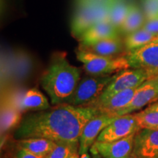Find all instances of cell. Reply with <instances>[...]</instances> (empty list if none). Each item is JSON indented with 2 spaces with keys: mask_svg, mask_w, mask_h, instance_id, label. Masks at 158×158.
<instances>
[{
  "mask_svg": "<svg viewBox=\"0 0 158 158\" xmlns=\"http://www.w3.org/2000/svg\"><path fill=\"white\" fill-rule=\"evenodd\" d=\"M99 114L95 108L63 103L30 114L21 119L14 137L17 140L44 138L56 142L79 143L87 122Z\"/></svg>",
  "mask_w": 158,
  "mask_h": 158,
  "instance_id": "cell-1",
  "label": "cell"
},
{
  "mask_svg": "<svg viewBox=\"0 0 158 158\" xmlns=\"http://www.w3.org/2000/svg\"><path fill=\"white\" fill-rule=\"evenodd\" d=\"M81 69L70 64L66 53H54L40 80L51 103H66L81 80Z\"/></svg>",
  "mask_w": 158,
  "mask_h": 158,
  "instance_id": "cell-2",
  "label": "cell"
},
{
  "mask_svg": "<svg viewBox=\"0 0 158 158\" xmlns=\"http://www.w3.org/2000/svg\"><path fill=\"white\" fill-rule=\"evenodd\" d=\"M76 54L86 73L91 76H110L130 68L124 54L117 56H105L78 47Z\"/></svg>",
  "mask_w": 158,
  "mask_h": 158,
  "instance_id": "cell-3",
  "label": "cell"
},
{
  "mask_svg": "<svg viewBox=\"0 0 158 158\" xmlns=\"http://www.w3.org/2000/svg\"><path fill=\"white\" fill-rule=\"evenodd\" d=\"M114 76H85L79 81L76 89L67 101L70 106L85 107L86 105L96 100L105 89L112 81Z\"/></svg>",
  "mask_w": 158,
  "mask_h": 158,
  "instance_id": "cell-4",
  "label": "cell"
},
{
  "mask_svg": "<svg viewBox=\"0 0 158 158\" xmlns=\"http://www.w3.org/2000/svg\"><path fill=\"white\" fill-rule=\"evenodd\" d=\"M151 78H153L151 75L143 69L129 68L119 71L114 74L112 81L105 89L100 96L96 100L86 105L85 107H91L93 105L106 101L122 91L137 88L146 81Z\"/></svg>",
  "mask_w": 158,
  "mask_h": 158,
  "instance_id": "cell-5",
  "label": "cell"
},
{
  "mask_svg": "<svg viewBox=\"0 0 158 158\" xmlns=\"http://www.w3.org/2000/svg\"><path fill=\"white\" fill-rule=\"evenodd\" d=\"M111 3L112 0H109L98 5L76 9L71 23L72 35L79 38L92 26L102 21H109Z\"/></svg>",
  "mask_w": 158,
  "mask_h": 158,
  "instance_id": "cell-6",
  "label": "cell"
},
{
  "mask_svg": "<svg viewBox=\"0 0 158 158\" xmlns=\"http://www.w3.org/2000/svg\"><path fill=\"white\" fill-rule=\"evenodd\" d=\"M130 68L143 69L152 78L158 76V36L151 43L124 54Z\"/></svg>",
  "mask_w": 158,
  "mask_h": 158,
  "instance_id": "cell-7",
  "label": "cell"
},
{
  "mask_svg": "<svg viewBox=\"0 0 158 158\" xmlns=\"http://www.w3.org/2000/svg\"><path fill=\"white\" fill-rule=\"evenodd\" d=\"M158 101V76L149 79L139 86L135 91L131 102L126 107L114 114L121 116L133 114L142 108Z\"/></svg>",
  "mask_w": 158,
  "mask_h": 158,
  "instance_id": "cell-8",
  "label": "cell"
},
{
  "mask_svg": "<svg viewBox=\"0 0 158 158\" xmlns=\"http://www.w3.org/2000/svg\"><path fill=\"white\" fill-rule=\"evenodd\" d=\"M133 114L118 116L114 121L102 130L96 141H114L127 137L139 131Z\"/></svg>",
  "mask_w": 158,
  "mask_h": 158,
  "instance_id": "cell-9",
  "label": "cell"
},
{
  "mask_svg": "<svg viewBox=\"0 0 158 158\" xmlns=\"http://www.w3.org/2000/svg\"><path fill=\"white\" fill-rule=\"evenodd\" d=\"M117 117L110 114H99L89 120L85 125L79 139V155L87 152L102 130Z\"/></svg>",
  "mask_w": 158,
  "mask_h": 158,
  "instance_id": "cell-10",
  "label": "cell"
},
{
  "mask_svg": "<svg viewBox=\"0 0 158 158\" xmlns=\"http://www.w3.org/2000/svg\"><path fill=\"white\" fill-rule=\"evenodd\" d=\"M136 158H158V129H141L134 138L132 155Z\"/></svg>",
  "mask_w": 158,
  "mask_h": 158,
  "instance_id": "cell-11",
  "label": "cell"
},
{
  "mask_svg": "<svg viewBox=\"0 0 158 158\" xmlns=\"http://www.w3.org/2000/svg\"><path fill=\"white\" fill-rule=\"evenodd\" d=\"M135 134L114 141H95L92 147L103 158H127L132 155Z\"/></svg>",
  "mask_w": 158,
  "mask_h": 158,
  "instance_id": "cell-12",
  "label": "cell"
},
{
  "mask_svg": "<svg viewBox=\"0 0 158 158\" xmlns=\"http://www.w3.org/2000/svg\"><path fill=\"white\" fill-rule=\"evenodd\" d=\"M21 113L28 110H43L50 108L48 99L37 89H29L18 94L10 102Z\"/></svg>",
  "mask_w": 158,
  "mask_h": 158,
  "instance_id": "cell-13",
  "label": "cell"
},
{
  "mask_svg": "<svg viewBox=\"0 0 158 158\" xmlns=\"http://www.w3.org/2000/svg\"><path fill=\"white\" fill-rule=\"evenodd\" d=\"M119 31L109 21H102L89 28L81 35L78 40L81 46L94 44L106 39L118 37Z\"/></svg>",
  "mask_w": 158,
  "mask_h": 158,
  "instance_id": "cell-14",
  "label": "cell"
},
{
  "mask_svg": "<svg viewBox=\"0 0 158 158\" xmlns=\"http://www.w3.org/2000/svg\"><path fill=\"white\" fill-rule=\"evenodd\" d=\"M137 88L129 89L118 92L108 100L100 103L93 105L91 108H95L99 114L114 116V114L126 107L131 102Z\"/></svg>",
  "mask_w": 158,
  "mask_h": 158,
  "instance_id": "cell-15",
  "label": "cell"
},
{
  "mask_svg": "<svg viewBox=\"0 0 158 158\" xmlns=\"http://www.w3.org/2000/svg\"><path fill=\"white\" fill-rule=\"evenodd\" d=\"M18 147L39 157H46L56 146V142L44 138H28L18 140Z\"/></svg>",
  "mask_w": 158,
  "mask_h": 158,
  "instance_id": "cell-16",
  "label": "cell"
},
{
  "mask_svg": "<svg viewBox=\"0 0 158 158\" xmlns=\"http://www.w3.org/2000/svg\"><path fill=\"white\" fill-rule=\"evenodd\" d=\"M79 48L91 51L94 54L101 55L105 56H117L123 51V44L119 37L116 38L106 39L99 41L94 44L81 46L79 45Z\"/></svg>",
  "mask_w": 158,
  "mask_h": 158,
  "instance_id": "cell-17",
  "label": "cell"
},
{
  "mask_svg": "<svg viewBox=\"0 0 158 158\" xmlns=\"http://www.w3.org/2000/svg\"><path fill=\"white\" fill-rule=\"evenodd\" d=\"M145 21V15L139 7L135 4H130L127 14L118 30L122 34L127 35L141 29Z\"/></svg>",
  "mask_w": 158,
  "mask_h": 158,
  "instance_id": "cell-18",
  "label": "cell"
},
{
  "mask_svg": "<svg viewBox=\"0 0 158 158\" xmlns=\"http://www.w3.org/2000/svg\"><path fill=\"white\" fill-rule=\"evenodd\" d=\"M138 127L141 129H158V101L149 105L139 112L133 113Z\"/></svg>",
  "mask_w": 158,
  "mask_h": 158,
  "instance_id": "cell-19",
  "label": "cell"
},
{
  "mask_svg": "<svg viewBox=\"0 0 158 158\" xmlns=\"http://www.w3.org/2000/svg\"><path fill=\"white\" fill-rule=\"evenodd\" d=\"M157 36L158 35H154L143 28H141L126 36L124 40V47L127 52L136 50L151 43L157 38Z\"/></svg>",
  "mask_w": 158,
  "mask_h": 158,
  "instance_id": "cell-20",
  "label": "cell"
},
{
  "mask_svg": "<svg viewBox=\"0 0 158 158\" xmlns=\"http://www.w3.org/2000/svg\"><path fill=\"white\" fill-rule=\"evenodd\" d=\"M21 112L9 102L2 109L1 113V134L7 133L21 122Z\"/></svg>",
  "mask_w": 158,
  "mask_h": 158,
  "instance_id": "cell-21",
  "label": "cell"
},
{
  "mask_svg": "<svg viewBox=\"0 0 158 158\" xmlns=\"http://www.w3.org/2000/svg\"><path fill=\"white\" fill-rule=\"evenodd\" d=\"M130 4L128 0H112L109 22L118 29H119L127 14Z\"/></svg>",
  "mask_w": 158,
  "mask_h": 158,
  "instance_id": "cell-22",
  "label": "cell"
},
{
  "mask_svg": "<svg viewBox=\"0 0 158 158\" xmlns=\"http://www.w3.org/2000/svg\"><path fill=\"white\" fill-rule=\"evenodd\" d=\"M79 143L57 142L54 149L44 158H71L78 153Z\"/></svg>",
  "mask_w": 158,
  "mask_h": 158,
  "instance_id": "cell-23",
  "label": "cell"
},
{
  "mask_svg": "<svg viewBox=\"0 0 158 158\" xmlns=\"http://www.w3.org/2000/svg\"><path fill=\"white\" fill-rule=\"evenodd\" d=\"M143 2L146 21L158 16V0H148Z\"/></svg>",
  "mask_w": 158,
  "mask_h": 158,
  "instance_id": "cell-24",
  "label": "cell"
},
{
  "mask_svg": "<svg viewBox=\"0 0 158 158\" xmlns=\"http://www.w3.org/2000/svg\"><path fill=\"white\" fill-rule=\"evenodd\" d=\"M142 28L154 35H158V16L155 19L146 21Z\"/></svg>",
  "mask_w": 158,
  "mask_h": 158,
  "instance_id": "cell-25",
  "label": "cell"
},
{
  "mask_svg": "<svg viewBox=\"0 0 158 158\" xmlns=\"http://www.w3.org/2000/svg\"><path fill=\"white\" fill-rule=\"evenodd\" d=\"M109 1V0H75V7L76 9L81 8V7H87L94 5H98L106 2Z\"/></svg>",
  "mask_w": 158,
  "mask_h": 158,
  "instance_id": "cell-26",
  "label": "cell"
},
{
  "mask_svg": "<svg viewBox=\"0 0 158 158\" xmlns=\"http://www.w3.org/2000/svg\"><path fill=\"white\" fill-rule=\"evenodd\" d=\"M14 158H43L39 156L35 155L34 154L29 152L28 151H26L24 149H19L15 153Z\"/></svg>",
  "mask_w": 158,
  "mask_h": 158,
  "instance_id": "cell-27",
  "label": "cell"
},
{
  "mask_svg": "<svg viewBox=\"0 0 158 158\" xmlns=\"http://www.w3.org/2000/svg\"><path fill=\"white\" fill-rule=\"evenodd\" d=\"M90 152H91V153H92V158H100V155H99V153L96 151L95 149H94V148L91 147L90 148Z\"/></svg>",
  "mask_w": 158,
  "mask_h": 158,
  "instance_id": "cell-28",
  "label": "cell"
},
{
  "mask_svg": "<svg viewBox=\"0 0 158 158\" xmlns=\"http://www.w3.org/2000/svg\"><path fill=\"white\" fill-rule=\"evenodd\" d=\"M80 158H90V155H89L87 152H86V153H84V154H82V155H81Z\"/></svg>",
  "mask_w": 158,
  "mask_h": 158,
  "instance_id": "cell-29",
  "label": "cell"
},
{
  "mask_svg": "<svg viewBox=\"0 0 158 158\" xmlns=\"http://www.w3.org/2000/svg\"><path fill=\"white\" fill-rule=\"evenodd\" d=\"M71 158H80L79 157V153H76L75 155L72 156V157Z\"/></svg>",
  "mask_w": 158,
  "mask_h": 158,
  "instance_id": "cell-30",
  "label": "cell"
},
{
  "mask_svg": "<svg viewBox=\"0 0 158 158\" xmlns=\"http://www.w3.org/2000/svg\"><path fill=\"white\" fill-rule=\"evenodd\" d=\"M127 158H136V157H133V155H130L129 157H127Z\"/></svg>",
  "mask_w": 158,
  "mask_h": 158,
  "instance_id": "cell-31",
  "label": "cell"
},
{
  "mask_svg": "<svg viewBox=\"0 0 158 158\" xmlns=\"http://www.w3.org/2000/svg\"><path fill=\"white\" fill-rule=\"evenodd\" d=\"M145 1H148V0H143V2H145Z\"/></svg>",
  "mask_w": 158,
  "mask_h": 158,
  "instance_id": "cell-32",
  "label": "cell"
}]
</instances>
